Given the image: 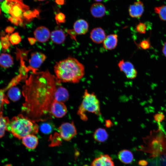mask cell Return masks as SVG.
<instances>
[{
    "mask_svg": "<svg viewBox=\"0 0 166 166\" xmlns=\"http://www.w3.org/2000/svg\"><path fill=\"white\" fill-rule=\"evenodd\" d=\"M58 81L49 72L31 75L22 87L25 98L22 111L36 122L52 117L50 112Z\"/></svg>",
    "mask_w": 166,
    "mask_h": 166,
    "instance_id": "6da1fadb",
    "label": "cell"
},
{
    "mask_svg": "<svg viewBox=\"0 0 166 166\" xmlns=\"http://www.w3.org/2000/svg\"><path fill=\"white\" fill-rule=\"evenodd\" d=\"M54 71L56 77L60 82L78 83L85 74L84 65L72 57L56 63Z\"/></svg>",
    "mask_w": 166,
    "mask_h": 166,
    "instance_id": "7a4b0ae2",
    "label": "cell"
},
{
    "mask_svg": "<svg viewBox=\"0 0 166 166\" xmlns=\"http://www.w3.org/2000/svg\"><path fill=\"white\" fill-rule=\"evenodd\" d=\"M157 129L150 131L148 135L143 138L145 145L142 150L149 154L151 157L166 155V132L160 123Z\"/></svg>",
    "mask_w": 166,
    "mask_h": 166,
    "instance_id": "3957f363",
    "label": "cell"
},
{
    "mask_svg": "<svg viewBox=\"0 0 166 166\" xmlns=\"http://www.w3.org/2000/svg\"><path fill=\"white\" fill-rule=\"evenodd\" d=\"M35 121L26 116L20 114L14 117L7 125L6 130L18 139L30 134H35L38 131L39 127Z\"/></svg>",
    "mask_w": 166,
    "mask_h": 166,
    "instance_id": "277c9868",
    "label": "cell"
},
{
    "mask_svg": "<svg viewBox=\"0 0 166 166\" xmlns=\"http://www.w3.org/2000/svg\"><path fill=\"white\" fill-rule=\"evenodd\" d=\"M91 113L99 116L101 115L100 101L94 92L89 93L85 89L81 103L77 112V114L84 121L88 119L86 113Z\"/></svg>",
    "mask_w": 166,
    "mask_h": 166,
    "instance_id": "5b68a950",
    "label": "cell"
},
{
    "mask_svg": "<svg viewBox=\"0 0 166 166\" xmlns=\"http://www.w3.org/2000/svg\"><path fill=\"white\" fill-rule=\"evenodd\" d=\"M58 134L63 140L69 141L77 134V130L74 122L62 124L58 128Z\"/></svg>",
    "mask_w": 166,
    "mask_h": 166,
    "instance_id": "8992f818",
    "label": "cell"
},
{
    "mask_svg": "<svg viewBox=\"0 0 166 166\" xmlns=\"http://www.w3.org/2000/svg\"><path fill=\"white\" fill-rule=\"evenodd\" d=\"M118 66L120 71L124 73L128 79H132L136 77L137 71L130 62L122 59L118 62Z\"/></svg>",
    "mask_w": 166,
    "mask_h": 166,
    "instance_id": "52a82bcc",
    "label": "cell"
},
{
    "mask_svg": "<svg viewBox=\"0 0 166 166\" xmlns=\"http://www.w3.org/2000/svg\"><path fill=\"white\" fill-rule=\"evenodd\" d=\"M50 112L53 117L60 118L65 115L67 108L64 103L54 100L50 107Z\"/></svg>",
    "mask_w": 166,
    "mask_h": 166,
    "instance_id": "ba28073f",
    "label": "cell"
},
{
    "mask_svg": "<svg viewBox=\"0 0 166 166\" xmlns=\"http://www.w3.org/2000/svg\"><path fill=\"white\" fill-rule=\"evenodd\" d=\"M128 11L129 15L133 18H139L142 15L144 7L143 3L140 0H137L133 4L130 5Z\"/></svg>",
    "mask_w": 166,
    "mask_h": 166,
    "instance_id": "9c48e42d",
    "label": "cell"
},
{
    "mask_svg": "<svg viewBox=\"0 0 166 166\" xmlns=\"http://www.w3.org/2000/svg\"><path fill=\"white\" fill-rule=\"evenodd\" d=\"M50 33L48 29L43 26L38 27L34 33L36 40L41 43L48 41L50 38Z\"/></svg>",
    "mask_w": 166,
    "mask_h": 166,
    "instance_id": "30bf717a",
    "label": "cell"
},
{
    "mask_svg": "<svg viewBox=\"0 0 166 166\" xmlns=\"http://www.w3.org/2000/svg\"><path fill=\"white\" fill-rule=\"evenodd\" d=\"M46 58L44 53L39 52L32 53L29 62L30 66L34 69L39 68Z\"/></svg>",
    "mask_w": 166,
    "mask_h": 166,
    "instance_id": "8fae6325",
    "label": "cell"
},
{
    "mask_svg": "<svg viewBox=\"0 0 166 166\" xmlns=\"http://www.w3.org/2000/svg\"><path fill=\"white\" fill-rule=\"evenodd\" d=\"M60 82L58 81L54 94V100L64 103L69 99V94L67 90L60 85Z\"/></svg>",
    "mask_w": 166,
    "mask_h": 166,
    "instance_id": "7c38bea8",
    "label": "cell"
},
{
    "mask_svg": "<svg viewBox=\"0 0 166 166\" xmlns=\"http://www.w3.org/2000/svg\"><path fill=\"white\" fill-rule=\"evenodd\" d=\"M106 37L104 30L101 27L93 29L90 34V37L94 43L99 44L103 43Z\"/></svg>",
    "mask_w": 166,
    "mask_h": 166,
    "instance_id": "4fadbf2b",
    "label": "cell"
},
{
    "mask_svg": "<svg viewBox=\"0 0 166 166\" xmlns=\"http://www.w3.org/2000/svg\"><path fill=\"white\" fill-rule=\"evenodd\" d=\"M89 28L88 22L84 19H79L74 24L73 32L76 35H84L88 32Z\"/></svg>",
    "mask_w": 166,
    "mask_h": 166,
    "instance_id": "5bb4252c",
    "label": "cell"
},
{
    "mask_svg": "<svg viewBox=\"0 0 166 166\" xmlns=\"http://www.w3.org/2000/svg\"><path fill=\"white\" fill-rule=\"evenodd\" d=\"M91 166H115L111 157L108 154L101 155L95 158Z\"/></svg>",
    "mask_w": 166,
    "mask_h": 166,
    "instance_id": "9a60e30c",
    "label": "cell"
},
{
    "mask_svg": "<svg viewBox=\"0 0 166 166\" xmlns=\"http://www.w3.org/2000/svg\"><path fill=\"white\" fill-rule=\"evenodd\" d=\"M91 14L94 18H101L105 15L106 8L101 3L97 2L93 4L90 8Z\"/></svg>",
    "mask_w": 166,
    "mask_h": 166,
    "instance_id": "2e32d148",
    "label": "cell"
},
{
    "mask_svg": "<svg viewBox=\"0 0 166 166\" xmlns=\"http://www.w3.org/2000/svg\"><path fill=\"white\" fill-rule=\"evenodd\" d=\"M118 41V35L111 34L106 36L103 42L104 48L108 50H112L117 47Z\"/></svg>",
    "mask_w": 166,
    "mask_h": 166,
    "instance_id": "e0dca14e",
    "label": "cell"
},
{
    "mask_svg": "<svg viewBox=\"0 0 166 166\" xmlns=\"http://www.w3.org/2000/svg\"><path fill=\"white\" fill-rule=\"evenodd\" d=\"M22 139L23 144L29 149L33 150L35 149L38 144V138L34 134L28 135Z\"/></svg>",
    "mask_w": 166,
    "mask_h": 166,
    "instance_id": "ac0fdd59",
    "label": "cell"
},
{
    "mask_svg": "<svg viewBox=\"0 0 166 166\" xmlns=\"http://www.w3.org/2000/svg\"><path fill=\"white\" fill-rule=\"evenodd\" d=\"M50 38L54 43L60 44L63 43L66 38V35L61 30H57L52 31L50 33Z\"/></svg>",
    "mask_w": 166,
    "mask_h": 166,
    "instance_id": "d6986e66",
    "label": "cell"
},
{
    "mask_svg": "<svg viewBox=\"0 0 166 166\" xmlns=\"http://www.w3.org/2000/svg\"><path fill=\"white\" fill-rule=\"evenodd\" d=\"M118 157L121 162L125 164L132 163L134 158L132 153L127 149H123L119 151L118 154Z\"/></svg>",
    "mask_w": 166,
    "mask_h": 166,
    "instance_id": "ffe728a7",
    "label": "cell"
},
{
    "mask_svg": "<svg viewBox=\"0 0 166 166\" xmlns=\"http://www.w3.org/2000/svg\"><path fill=\"white\" fill-rule=\"evenodd\" d=\"M93 136L96 141L102 143L108 139L109 135L105 128H99L95 130Z\"/></svg>",
    "mask_w": 166,
    "mask_h": 166,
    "instance_id": "44dd1931",
    "label": "cell"
},
{
    "mask_svg": "<svg viewBox=\"0 0 166 166\" xmlns=\"http://www.w3.org/2000/svg\"><path fill=\"white\" fill-rule=\"evenodd\" d=\"M13 59L10 54L2 53L0 55V65L2 67L7 68L13 64Z\"/></svg>",
    "mask_w": 166,
    "mask_h": 166,
    "instance_id": "7402d4cb",
    "label": "cell"
},
{
    "mask_svg": "<svg viewBox=\"0 0 166 166\" xmlns=\"http://www.w3.org/2000/svg\"><path fill=\"white\" fill-rule=\"evenodd\" d=\"M8 96L9 98L13 101H17L20 98L21 91L18 87H12L9 89Z\"/></svg>",
    "mask_w": 166,
    "mask_h": 166,
    "instance_id": "603a6c76",
    "label": "cell"
},
{
    "mask_svg": "<svg viewBox=\"0 0 166 166\" xmlns=\"http://www.w3.org/2000/svg\"><path fill=\"white\" fill-rule=\"evenodd\" d=\"M10 120L7 117L3 116L2 111L0 112V138L4 136L6 130L7 124Z\"/></svg>",
    "mask_w": 166,
    "mask_h": 166,
    "instance_id": "cb8c5ba5",
    "label": "cell"
},
{
    "mask_svg": "<svg viewBox=\"0 0 166 166\" xmlns=\"http://www.w3.org/2000/svg\"><path fill=\"white\" fill-rule=\"evenodd\" d=\"M154 10L161 20L166 21V5L156 7Z\"/></svg>",
    "mask_w": 166,
    "mask_h": 166,
    "instance_id": "d4e9b609",
    "label": "cell"
},
{
    "mask_svg": "<svg viewBox=\"0 0 166 166\" xmlns=\"http://www.w3.org/2000/svg\"><path fill=\"white\" fill-rule=\"evenodd\" d=\"M5 91L4 89H0V112L3 110L4 105L9 103L7 97L5 94Z\"/></svg>",
    "mask_w": 166,
    "mask_h": 166,
    "instance_id": "484cf974",
    "label": "cell"
},
{
    "mask_svg": "<svg viewBox=\"0 0 166 166\" xmlns=\"http://www.w3.org/2000/svg\"><path fill=\"white\" fill-rule=\"evenodd\" d=\"M10 43L13 45L19 43L21 41V38L18 32L12 34L9 37Z\"/></svg>",
    "mask_w": 166,
    "mask_h": 166,
    "instance_id": "4316f807",
    "label": "cell"
},
{
    "mask_svg": "<svg viewBox=\"0 0 166 166\" xmlns=\"http://www.w3.org/2000/svg\"><path fill=\"white\" fill-rule=\"evenodd\" d=\"M9 34L5 36L2 37L1 38V42L2 48L5 49H8L10 46V42L9 41Z\"/></svg>",
    "mask_w": 166,
    "mask_h": 166,
    "instance_id": "83f0119b",
    "label": "cell"
},
{
    "mask_svg": "<svg viewBox=\"0 0 166 166\" xmlns=\"http://www.w3.org/2000/svg\"><path fill=\"white\" fill-rule=\"evenodd\" d=\"M139 46L142 49L146 50L149 49L151 47L149 38H148L140 42L139 43Z\"/></svg>",
    "mask_w": 166,
    "mask_h": 166,
    "instance_id": "f1b7e54d",
    "label": "cell"
},
{
    "mask_svg": "<svg viewBox=\"0 0 166 166\" xmlns=\"http://www.w3.org/2000/svg\"><path fill=\"white\" fill-rule=\"evenodd\" d=\"M136 30L140 34H144L145 33L147 29V26L145 23L140 22L136 27Z\"/></svg>",
    "mask_w": 166,
    "mask_h": 166,
    "instance_id": "f546056e",
    "label": "cell"
},
{
    "mask_svg": "<svg viewBox=\"0 0 166 166\" xmlns=\"http://www.w3.org/2000/svg\"><path fill=\"white\" fill-rule=\"evenodd\" d=\"M41 131L44 133L49 134L51 132L52 127L48 123L43 124L41 126Z\"/></svg>",
    "mask_w": 166,
    "mask_h": 166,
    "instance_id": "4dcf8cb0",
    "label": "cell"
},
{
    "mask_svg": "<svg viewBox=\"0 0 166 166\" xmlns=\"http://www.w3.org/2000/svg\"><path fill=\"white\" fill-rule=\"evenodd\" d=\"M154 121L157 123H160L165 119V116L162 113H158L153 116Z\"/></svg>",
    "mask_w": 166,
    "mask_h": 166,
    "instance_id": "1f68e13d",
    "label": "cell"
},
{
    "mask_svg": "<svg viewBox=\"0 0 166 166\" xmlns=\"http://www.w3.org/2000/svg\"><path fill=\"white\" fill-rule=\"evenodd\" d=\"M55 18L58 23H63L65 22V16L61 13L56 14Z\"/></svg>",
    "mask_w": 166,
    "mask_h": 166,
    "instance_id": "d6a6232c",
    "label": "cell"
},
{
    "mask_svg": "<svg viewBox=\"0 0 166 166\" xmlns=\"http://www.w3.org/2000/svg\"><path fill=\"white\" fill-rule=\"evenodd\" d=\"M8 19L12 23L17 26L21 25L22 22V19L16 18L11 16L8 17Z\"/></svg>",
    "mask_w": 166,
    "mask_h": 166,
    "instance_id": "836d02e7",
    "label": "cell"
},
{
    "mask_svg": "<svg viewBox=\"0 0 166 166\" xmlns=\"http://www.w3.org/2000/svg\"><path fill=\"white\" fill-rule=\"evenodd\" d=\"M15 29L14 27L11 26H7L5 29L6 32L8 33L9 34L12 33L14 31Z\"/></svg>",
    "mask_w": 166,
    "mask_h": 166,
    "instance_id": "e575fe53",
    "label": "cell"
},
{
    "mask_svg": "<svg viewBox=\"0 0 166 166\" xmlns=\"http://www.w3.org/2000/svg\"><path fill=\"white\" fill-rule=\"evenodd\" d=\"M138 164L141 166H146L148 164V163L145 160H141L139 161Z\"/></svg>",
    "mask_w": 166,
    "mask_h": 166,
    "instance_id": "d590c367",
    "label": "cell"
},
{
    "mask_svg": "<svg viewBox=\"0 0 166 166\" xmlns=\"http://www.w3.org/2000/svg\"><path fill=\"white\" fill-rule=\"evenodd\" d=\"M162 52L164 56L166 57V42H165L163 45Z\"/></svg>",
    "mask_w": 166,
    "mask_h": 166,
    "instance_id": "8d00e7d4",
    "label": "cell"
},
{
    "mask_svg": "<svg viewBox=\"0 0 166 166\" xmlns=\"http://www.w3.org/2000/svg\"><path fill=\"white\" fill-rule=\"evenodd\" d=\"M28 40L30 43L31 45L34 44L35 42V41H36L35 38H28Z\"/></svg>",
    "mask_w": 166,
    "mask_h": 166,
    "instance_id": "74e56055",
    "label": "cell"
},
{
    "mask_svg": "<svg viewBox=\"0 0 166 166\" xmlns=\"http://www.w3.org/2000/svg\"><path fill=\"white\" fill-rule=\"evenodd\" d=\"M112 123L111 121L107 120L106 121L105 125L107 127H109L112 126Z\"/></svg>",
    "mask_w": 166,
    "mask_h": 166,
    "instance_id": "f35d334b",
    "label": "cell"
},
{
    "mask_svg": "<svg viewBox=\"0 0 166 166\" xmlns=\"http://www.w3.org/2000/svg\"><path fill=\"white\" fill-rule=\"evenodd\" d=\"M56 2L58 4H62L64 2V0H56Z\"/></svg>",
    "mask_w": 166,
    "mask_h": 166,
    "instance_id": "ab89813d",
    "label": "cell"
},
{
    "mask_svg": "<svg viewBox=\"0 0 166 166\" xmlns=\"http://www.w3.org/2000/svg\"><path fill=\"white\" fill-rule=\"evenodd\" d=\"M94 0L96 2H105L107 1L108 0Z\"/></svg>",
    "mask_w": 166,
    "mask_h": 166,
    "instance_id": "60d3db41",
    "label": "cell"
},
{
    "mask_svg": "<svg viewBox=\"0 0 166 166\" xmlns=\"http://www.w3.org/2000/svg\"><path fill=\"white\" fill-rule=\"evenodd\" d=\"M2 48V45H1V42L0 41V51L1 50V49Z\"/></svg>",
    "mask_w": 166,
    "mask_h": 166,
    "instance_id": "b9f144b4",
    "label": "cell"
},
{
    "mask_svg": "<svg viewBox=\"0 0 166 166\" xmlns=\"http://www.w3.org/2000/svg\"><path fill=\"white\" fill-rule=\"evenodd\" d=\"M5 0H0V2H2L3 1H4Z\"/></svg>",
    "mask_w": 166,
    "mask_h": 166,
    "instance_id": "7bdbcfd3",
    "label": "cell"
},
{
    "mask_svg": "<svg viewBox=\"0 0 166 166\" xmlns=\"http://www.w3.org/2000/svg\"><path fill=\"white\" fill-rule=\"evenodd\" d=\"M1 8L0 7V14H1Z\"/></svg>",
    "mask_w": 166,
    "mask_h": 166,
    "instance_id": "ee69618b",
    "label": "cell"
},
{
    "mask_svg": "<svg viewBox=\"0 0 166 166\" xmlns=\"http://www.w3.org/2000/svg\"><path fill=\"white\" fill-rule=\"evenodd\" d=\"M38 0L39 1H43L45 0Z\"/></svg>",
    "mask_w": 166,
    "mask_h": 166,
    "instance_id": "f6af8a7d",
    "label": "cell"
}]
</instances>
